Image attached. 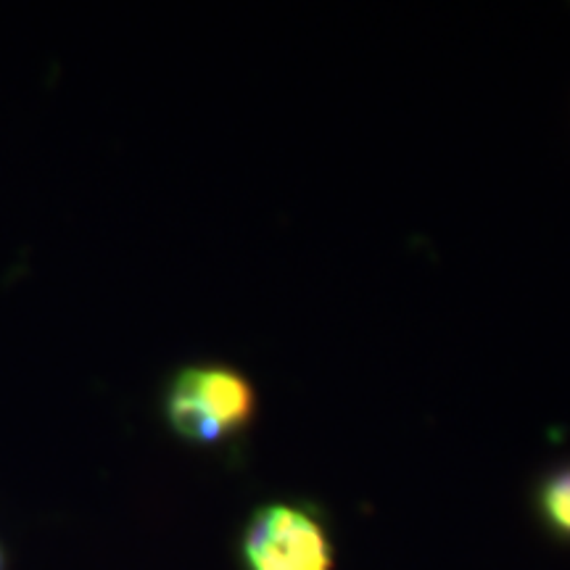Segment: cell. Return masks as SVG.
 <instances>
[{
	"label": "cell",
	"mask_w": 570,
	"mask_h": 570,
	"mask_svg": "<svg viewBox=\"0 0 570 570\" xmlns=\"http://www.w3.org/2000/svg\"><path fill=\"white\" fill-rule=\"evenodd\" d=\"M248 570H333V550L323 523L291 504H267L244 537Z\"/></svg>",
	"instance_id": "7a4b0ae2"
},
{
	"label": "cell",
	"mask_w": 570,
	"mask_h": 570,
	"mask_svg": "<svg viewBox=\"0 0 570 570\" xmlns=\"http://www.w3.org/2000/svg\"><path fill=\"white\" fill-rule=\"evenodd\" d=\"M254 407V389L235 370L188 367L169 389L167 417L183 439L217 444L238 433L252 420Z\"/></svg>",
	"instance_id": "6da1fadb"
},
{
	"label": "cell",
	"mask_w": 570,
	"mask_h": 570,
	"mask_svg": "<svg viewBox=\"0 0 570 570\" xmlns=\"http://www.w3.org/2000/svg\"><path fill=\"white\" fill-rule=\"evenodd\" d=\"M541 512L560 537L570 539V468L558 470L541 487Z\"/></svg>",
	"instance_id": "3957f363"
},
{
	"label": "cell",
	"mask_w": 570,
	"mask_h": 570,
	"mask_svg": "<svg viewBox=\"0 0 570 570\" xmlns=\"http://www.w3.org/2000/svg\"><path fill=\"white\" fill-rule=\"evenodd\" d=\"M0 570H3V550H0Z\"/></svg>",
	"instance_id": "277c9868"
}]
</instances>
